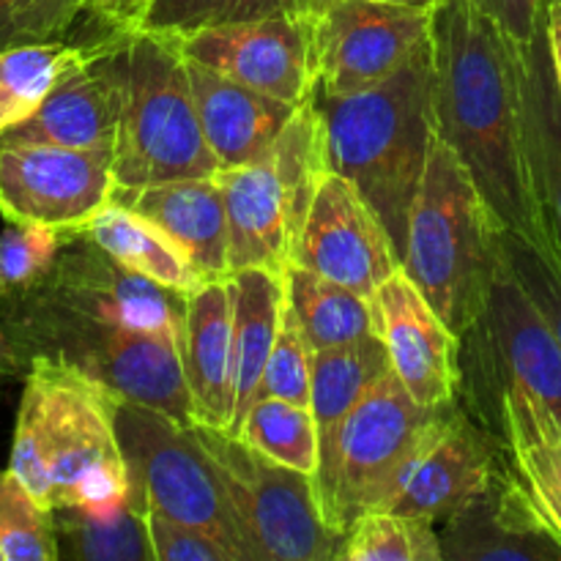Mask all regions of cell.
I'll use <instances>...</instances> for the list:
<instances>
[{"instance_id": "5", "label": "cell", "mask_w": 561, "mask_h": 561, "mask_svg": "<svg viewBox=\"0 0 561 561\" xmlns=\"http://www.w3.org/2000/svg\"><path fill=\"white\" fill-rule=\"evenodd\" d=\"M504 228L458 153L438 137L411 206L403 272L463 337L485 312L504 268Z\"/></svg>"}, {"instance_id": "38", "label": "cell", "mask_w": 561, "mask_h": 561, "mask_svg": "<svg viewBox=\"0 0 561 561\" xmlns=\"http://www.w3.org/2000/svg\"><path fill=\"white\" fill-rule=\"evenodd\" d=\"M80 14V0H0V49L64 38Z\"/></svg>"}, {"instance_id": "41", "label": "cell", "mask_w": 561, "mask_h": 561, "mask_svg": "<svg viewBox=\"0 0 561 561\" xmlns=\"http://www.w3.org/2000/svg\"><path fill=\"white\" fill-rule=\"evenodd\" d=\"M148 5L151 0H85L82 14L91 16L99 31H137Z\"/></svg>"}, {"instance_id": "18", "label": "cell", "mask_w": 561, "mask_h": 561, "mask_svg": "<svg viewBox=\"0 0 561 561\" xmlns=\"http://www.w3.org/2000/svg\"><path fill=\"white\" fill-rule=\"evenodd\" d=\"M436 529L444 561H561V542L535 513L507 463L485 491Z\"/></svg>"}, {"instance_id": "29", "label": "cell", "mask_w": 561, "mask_h": 561, "mask_svg": "<svg viewBox=\"0 0 561 561\" xmlns=\"http://www.w3.org/2000/svg\"><path fill=\"white\" fill-rule=\"evenodd\" d=\"M58 559L75 561H157L153 557L148 513L137 504H124L113 513L88 510H53Z\"/></svg>"}, {"instance_id": "1", "label": "cell", "mask_w": 561, "mask_h": 561, "mask_svg": "<svg viewBox=\"0 0 561 561\" xmlns=\"http://www.w3.org/2000/svg\"><path fill=\"white\" fill-rule=\"evenodd\" d=\"M431 33L438 137L458 153L504 230L561 257L531 173L524 44L471 0H444Z\"/></svg>"}, {"instance_id": "7", "label": "cell", "mask_w": 561, "mask_h": 561, "mask_svg": "<svg viewBox=\"0 0 561 561\" xmlns=\"http://www.w3.org/2000/svg\"><path fill=\"white\" fill-rule=\"evenodd\" d=\"M442 409H427L411 398L392 370L321 436L316 491L323 518L337 531L367 510H387L416 447Z\"/></svg>"}, {"instance_id": "39", "label": "cell", "mask_w": 561, "mask_h": 561, "mask_svg": "<svg viewBox=\"0 0 561 561\" xmlns=\"http://www.w3.org/2000/svg\"><path fill=\"white\" fill-rule=\"evenodd\" d=\"M148 531L157 561H236L217 537L159 510H148Z\"/></svg>"}, {"instance_id": "27", "label": "cell", "mask_w": 561, "mask_h": 561, "mask_svg": "<svg viewBox=\"0 0 561 561\" xmlns=\"http://www.w3.org/2000/svg\"><path fill=\"white\" fill-rule=\"evenodd\" d=\"M285 296L294 307L312 351L356 343L376 334L373 299L321 277V274L288 263L285 268Z\"/></svg>"}, {"instance_id": "16", "label": "cell", "mask_w": 561, "mask_h": 561, "mask_svg": "<svg viewBox=\"0 0 561 561\" xmlns=\"http://www.w3.org/2000/svg\"><path fill=\"white\" fill-rule=\"evenodd\" d=\"M376 334L387 345L392 373L427 409L455 403L460 381V337L416 288L403 266L373 294Z\"/></svg>"}, {"instance_id": "34", "label": "cell", "mask_w": 561, "mask_h": 561, "mask_svg": "<svg viewBox=\"0 0 561 561\" xmlns=\"http://www.w3.org/2000/svg\"><path fill=\"white\" fill-rule=\"evenodd\" d=\"M0 553L3 561H58L53 510L11 469L0 471Z\"/></svg>"}, {"instance_id": "42", "label": "cell", "mask_w": 561, "mask_h": 561, "mask_svg": "<svg viewBox=\"0 0 561 561\" xmlns=\"http://www.w3.org/2000/svg\"><path fill=\"white\" fill-rule=\"evenodd\" d=\"M546 33H548V47H551L553 71H557V82H559V91H561V0L548 3Z\"/></svg>"}, {"instance_id": "32", "label": "cell", "mask_w": 561, "mask_h": 561, "mask_svg": "<svg viewBox=\"0 0 561 561\" xmlns=\"http://www.w3.org/2000/svg\"><path fill=\"white\" fill-rule=\"evenodd\" d=\"M340 561H444L436 524L398 510H367L348 526Z\"/></svg>"}, {"instance_id": "15", "label": "cell", "mask_w": 561, "mask_h": 561, "mask_svg": "<svg viewBox=\"0 0 561 561\" xmlns=\"http://www.w3.org/2000/svg\"><path fill=\"white\" fill-rule=\"evenodd\" d=\"M502 466L496 442L455 400L433 420L387 510L438 526L485 491Z\"/></svg>"}, {"instance_id": "2", "label": "cell", "mask_w": 561, "mask_h": 561, "mask_svg": "<svg viewBox=\"0 0 561 561\" xmlns=\"http://www.w3.org/2000/svg\"><path fill=\"white\" fill-rule=\"evenodd\" d=\"M115 400L64 362L38 356L27 365L9 469L44 507L113 513L131 502Z\"/></svg>"}, {"instance_id": "37", "label": "cell", "mask_w": 561, "mask_h": 561, "mask_svg": "<svg viewBox=\"0 0 561 561\" xmlns=\"http://www.w3.org/2000/svg\"><path fill=\"white\" fill-rule=\"evenodd\" d=\"M502 247L510 272L524 285L531 301L540 307L561 345V257L537 250L535 244L510 230H504Z\"/></svg>"}, {"instance_id": "46", "label": "cell", "mask_w": 561, "mask_h": 561, "mask_svg": "<svg viewBox=\"0 0 561 561\" xmlns=\"http://www.w3.org/2000/svg\"><path fill=\"white\" fill-rule=\"evenodd\" d=\"M80 3H85V0H80Z\"/></svg>"}, {"instance_id": "14", "label": "cell", "mask_w": 561, "mask_h": 561, "mask_svg": "<svg viewBox=\"0 0 561 561\" xmlns=\"http://www.w3.org/2000/svg\"><path fill=\"white\" fill-rule=\"evenodd\" d=\"M290 263L373 299L398 272V250L359 186L329 170L318 184Z\"/></svg>"}, {"instance_id": "9", "label": "cell", "mask_w": 561, "mask_h": 561, "mask_svg": "<svg viewBox=\"0 0 561 561\" xmlns=\"http://www.w3.org/2000/svg\"><path fill=\"white\" fill-rule=\"evenodd\" d=\"M115 431L131 482V504L159 510L217 537L236 561H250L217 463L195 427L131 400H115Z\"/></svg>"}, {"instance_id": "6", "label": "cell", "mask_w": 561, "mask_h": 561, "mask_svg": "<svg viewBox=\"0 0 561 561\" xmlns=\"http://www.w3.org/2000/svg\"><path fill=\"white\" fill-rule=\"evenodd\" d=\"M115 190L219 173L203 135L179 38L137 27L124 44V107L113 151Z\"/></svg>"}, {"instance_id": "25", "label": "cell", "mask_w": 561, "mask_h": 561, "mask_svg": "<svg viewBox=\"0 0 561 561\" xmlns=\"http://www.w3.org/2000/svg\"><path fill=\"white\" fill-rule=\"evenodd\" d=\"M85 233L107 255L151 283L179 290V294H195L201 285H206V277L197 272L190 252L162 225L142 217L140 211L124 203H107L88 222Z\"/></svg>"}, {"instance_id": "44", "label": "cell", "mask_w": 561, "mask_h": 561, "mask_svg": "<svg viewBox=\"0 0 561 561\" xmlns=\"http://www.w3.org/2000/svg\"><path fill=\"white\" fill-rule=\"evenodd\" d=\"M327 3H332V0H318V5H321V9H323V5H327Z\"/></svg>"}, {"instance_id": "28", "label": "cell", "mask_w": 561, "mask_h": 561, "mask_svg": "<svg viewBox=\"0 0 561 561\" xmlns=\"http://www.w3.org/2000/svg\"><path fill=\"white\" fill-rule=\"evenodd\" d=\"M389 370L392 362L378 334L356 343L312 351L310 409L316 414L318 433L327 436Z\"/></svg>"}, {"instance_id": "31", "label": "cell", "mask_w": 561, "mask_h": 561, "mask_svg": "<svg viewBox=\"0 0 561 561\" xmlns=\"http://www.w3.org/2000/svg\"><path fill=\"white\" fill-rule=\"evenodd\" d=\"M236 436L268 458L316 477L321 463V433L310 405L283 398H257Z\"/></svg>"}, {"instance_id": "20", "label": "cell", "mask_w": 561, "mask_h": 561, "mask_svg": "<svg viewBox=\"0 0 561 561\" xmlns=\"http://www.w3.org/2000/svg\"><path fill=\"white\" fill-rule=\"evenodd\" d=\"M184 373L195 422L228 431L236 409L230 277L211 279L186 299Z\"/></svg>"}, {"instance_id": "30", "label": "cell", "mask_w": 561, "mask_h": 561, "mask_svg": "<svg viewBox=\"0 0 561 561\" xmlns=\"http://www.w3.org/2000/svg\"><path fill=\"white\" fill-rule=\"evenodd\" d=\"M274 170H277L279 186L288 203V225L290 239H299L305 228L307 211L312 206L318 184L329 173V151H327V121L316 102V93L301 104L277 137V142L268 151Z\"/></svg>"}, {"instance_id": "35", "label": "cell", "mask_w": 561, "mask_h": 561, "mask_svg": "<svg viewBox=\"0 0 561 561\" xmlns=\"http://www.w3.org/2000/svg\"><path fill=\"white\" fill-rule=\"evenodd\" d=\"M312 392V345L285 296L277 337L263 373L261 398H283L296 405H310Z\"/></svg>"}, {"instance_id": "26", "label": "cell", "mask_w": 561, "mask_h": 561, "mask_svg": "<svg viewBox=\"0 0 561 561\" xmlns=\"http://www.w3.org/2000/svg\"><path fill=\"white\" fill-rule=\"evenodd\" d=\"M113 31H99L93 42L64 38L27 42L0 49V137L31 118L49 93L104 53Z\"/></svg>"}, {"instance_id": "24", "label": "cell", "mask_w": 561, "mask_h": 561, "mask_svg": "<svg viewBox=\"0 0 561 561\" xmlns=\"http://www.w3.org/2000/svg\"><path fill=\"white\" fill-rule=\"evenodd\" d=\"M524 99L531 173L553 247L561 255V91L548 47L546 22L535 42L524 47Z\"/></svg>"}, {"instance_id": "8", "label": "cell", "mask_w": 561, "mask_h": 561, "mask_svg": "<svg viewBox=\"0 0 561 561\" xmlns=\"http://www.w3.org/2000/svg\"><path fill=\"white\" fill-rule=\"evenodd\" d=\"M217 463L250 561H340L343 531L323 518L316 477L268 458L239 436L195 422Z\"/></svg>"}, {"instance_id": "12", "label": "cell", "mask_w": 561, "mask_h": 561, "mask_svg": "<svg viewBox=\"0 0 561 561\" xmlns=\"http://www.w3.org/2000/svg\"><path fill=\"white\" fill-rule=\"evenodd\" d=\"M433 11L383 0H332L316 14L312 55L321 93H354L392 77L431 38Z\"/></svg>"}, {"instance_id": "10", "label": "cell", "mask_w": 561, "mask_h": 561, "mask_svg": "<svg viewBox=\"0 0 561 561\" xmlns=\"http://www.w3.org/2000/svg\"><path fill=\"white\" fill-rule=\"evenodd\" d=\"M113 151L0 140V214L9 225H42L60 236L88 228L115 195Z\"/></svg>"}, {"instance_id": "33", "label": "cell", "mask_w": 561, "mask_h": 561, "mask_svg": "<svg viewBox=\"0 0 561 561\" xmlns=\"http://www.w3.org/2000/svg\"><path fill=\"white\" fill-rule=\"evenodd\" d=\"M318 11H321L318 0H151L140 27L181 36V33L230 25V22L318 14Z\"/></svg>"}, {"instance_id": "17", "label": "cell", "mask_w": 561, "mask_h": 561, "mask_svg": "<svg viewBox=\"0 0 561 561\" xmlns=\"http://www.w3.org/2000/svg\"><path fill=\"white\" fill-rule=\"evenodd\" d=\"M129 33H110L107 47L96 60L60 82L31 118L5 131L0 140L115 151L124 107V44Z\"/></svg>"}, {"instance_id": "23", "label": "cell", "mask_w": 561, "mask_h": 561, "mask_svg": "<svg viewBox=\"0 0 561 561\" xmlns=\"http://www.w3.org/2000/svg\"><path fill=\"white\" fill-rule=\"evenodd\" d=\"M230 299H233L236 409L228 433L236 436L250 405L261 398L263 373L285 307V274L268 268H239L230 274Z\"/></svg>"}, {"instance_id": "3", "label": "cell", "mask_w": 561, "mask_h": 561, "mask_svg": "<svg viewBox=\"0 0 561 561\" xmlns=\"http://www.w3.org/2000/svg\"><path fill=\"white\" fill-rule=\"evenodd\" d=\"M433 31V27H431ZM436 60L433 33L392 77L354 93H321L329 170L345 175L381 217L400 263L411 206L436 140Z\"/></svg>"}, {"instance_id": "21", "label": "cell", "mask_w": 561, "mask_h": 561, "mask_svg": "<svg viewBox=\"0 0 561 561\" xmlns=\"http://www.w3.org/2000/svg\"><path fill=\"white\" fill-rule=\"evenodd\" d=\"M228 211L230 274L268 268L285 274L294 252L288 203L268 153L257 162L217 173Z\"/></svg>"}, {"instance_id": "22", "label": "cell", "mask_w": 561, "mask_h": 561, "mask_svg": "<svg viewBox=\"0 0 561 561\" xmlns=\"http://www.w3.org/2000/svg\"><path fill=\"white\" fill-rule=\"evenodd\" d=\"M113 201L162 225L190 252L206 283L230 277L228 211L217 175L168 181L142 190H115Z\"/></svg>"}, {"instance_id": "36", "label": "cell", "mask_w": 561, "mask_h": 561, "mask_svg": "<svg viewBox=\"0 0 561 561\" xmlns=\"http://www.w3.org/2000/svg\"><path fill=\"white\" fill-rule=\"evenodd\" d=\"M64 236L42 225H9L0 233V294H16L49 272Z\"/></svg>"}, {"instance_id": "4", "label": "cell", "mask_w": 561, "mask_h": 561, "mask_svg": "<svg viewBox=\"0 0 561 561\" xmlns=\"http://www.w3.org/2000/svg\"><path fill=\"white\" fill-rule=\"evenodd\" d=\"M38 356L75 367L115 398L195 425L179 340L66 310L33 290L0 294V378L20 376Z\"/></svg>"}, {"instance_id": "47", "label": "cell", "mask_w": 561, "mask_h": 561, "mask_svg": "<svg viewBox=\"0 0 561 561\" xmlns=\"http://www.w3.org/2000/svg\"><path fill=\"white\" fill-rule=\"evenodd\" d=\"M548 3H553V0H548Z\"/></svg>"}, {"instance_id": "45", "label": "cell", "mask_w": 561, "mask_h": 561, "mask_svg": "<svg viewBox=\"0 0 561 561\" xmlns=\"http://www.w3.org/2000/svg\"><path fill=\"white\" fill-rule=\"evenodd\" d=\"M0 561H3V553H0Z\"/></svg>"}, {"instance_id": "19", "label": "cell", "mask_w": 561, "mask_h": 561, "mask_svg": "<svg viewBox=\"0 0 561 561\" xmlns=\"http://www.w3.org/2000/svg\"><path fill=\"white\" fill-rule=\"evenodd\" d=\"M186 66H190V85L203 135L217 157L219 170L241 168L266 157L296 110L301 107L241 85L192 60H186Z\"/></svg>"}, {"instance_id": "13", "label": "cell", "mask_w": 561, "mask_h": 561, "mask_svg": "<svg viewBox=\"0 0 561 561\" xmlns=\"http://www.w3.org/2000/svg\"><path fill=\"white\" fill-rule=\"evenodd\" d=\"M312 27L316 14H296L201 27L175 38L192 64L283 102L305 104L318 88Z\"/></svg>"}, {"instance_id": "11", "label": "cell", "mask_w": 561, "mask_h": 561, "mask_svg": "<svg viewBox=\"0 0 561 561\" xmlns=\"http://www.w3.org/2000/svg\"><path fill=\"white\" fill-rule=\"evenodd\" d=\"M458 365L460 381L513 383L535 394L561 425V345L507 261L493 283L485 312L460 337Z\"/></svg>"}, {"instance_id": "40", "label": "cell", "mask_w": 561, "mask_h": 561, "mask_svg": "<svg viewBox=\"0 0 561 561\" xmlns=\"http://www.w3.org/2000/svg\"><path fill=\"white\" fill-rule=\"evenodd\" d=\"M471 3L524 47L535 42L548 11V0H471Z\"/></svg>"}, {"instance_id": "43", "label": "cell", "mask_w": 561, "mask_h": 561, "mask_svg": "<svg viewBox=\"0 0 561 561\" xmlns=\"http://www.w3.org/2000/svg\"><path fill=\"white\" fill-rule=\"evenodd\" d=\"M383 3H394V5H409V9H425V11H436L444 0H383Z\"/></svg>"}]
</instances>
